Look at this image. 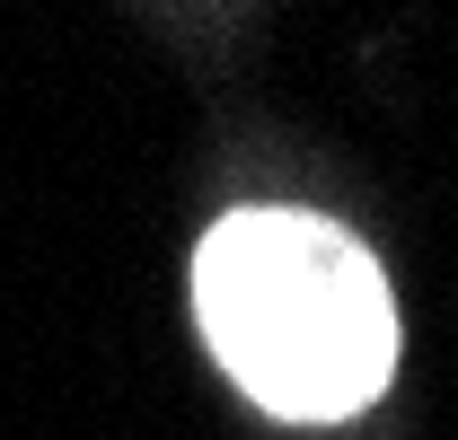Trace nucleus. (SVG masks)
I'll return each instance as SVG.
<instances>
[{"mask_svg":"<svg viewBox=\"0 0 458 440\" xmlns=\"http://www.w3.org/2000/svg\"><path fill=\"white\" fill-rule=\"evenodd\" d=\"M203 334L256 405L327 423L370 405L397 361V317L379 265L309 212H238L194 265Z\"/></svg>","mask_w":458,"mask_h":440,"instance_id":"1","label":"nucleus"}]
</instances>
